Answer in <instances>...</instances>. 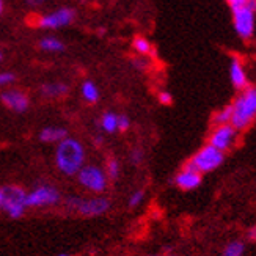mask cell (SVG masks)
<instances>
[{
	"mask_svg": "<svg viewBox=\"0 0 256 256\" xmlns=\"http://www.w3.org/2000/svg\"><path fill=\"white\" fill-rule=\"evenodd\" d=\"M231 114H232L231 106L224 107V108L218 110V112L214 115V123H216L217 126H220V124H228L230 121H231Z\"/></svg>",
	"mask_w": 256,
	"mask_h": 256,
	"instance_id": "cell-21",
	"label": "cell"
},
{
	"mask_svg": "<svg viewBox=\"0 0 256 256\" xmlns=\"http://www.w3.org/2000/svg\"><path fill=\"white\" fill-rule=\"evenodd\" d=\"M150 256H173L170 253H160V254H150Z\"/></svg>",
	"mask_w": 256,
	"mask_h": 256,
	"instance_id": "cell-31",
	"label": "cell"
},
{
	"mask_svg": "<svg viewBox=\"0 0 256 256\" xmlns=\"http://www.w3.org/2000/svg\"><path fill=\"white\" fill-rule=\"evenodd\" d=\"M0 99H2V102L14 110V112H26V110L30 106V101H28V96L24 94L22 92H18V90H10V92H4L2 96H0Z\"/></svg>",
	"mask_w": 256,
	"mask_h": 256,
	"instance_id": "cell-11",
	"label": "cell"
},
{
	"mask_svg": "<svg viewBox=\"0 0 256 256\" xmlns=\"http://www.w3.org/2000/svg\"><path fill=\"white\" fill-rule=\"evenodd\" d=\"M120 170H121V166H120V162L112 158V159H108L107 162V166H106V176L110 178L112 181H116L118 180V176H120Z\"/></svg>",
	"mask_w": 256,
	"mask_h": 256,
	"instance_id": "cell-20",
	"label": "cell"
},
{
	"mask_svg": "<svg viewBox=\"0 0 256 256\" xmlns=\"http://www.w3.org/2000/svg\"><path fill=\"white\" fill-rule=\"evenodd\" d=\"M0 60H2V52H0Z\"/></svg>",
	"mask_w": 256,
	"mask_h": 256,
	"instance_id": "cell-34",
	"label": "cell"
},
{
	"mask_svg": "<svg viewBox=\"0 0 256 256\" xmlns=\"http://www.w3.org/2000/svg\"><path fill=\"white\" fill-rule=\"evenodd\" d=\"M230 77L231 82L238 90H244V88L248 86V79H247V72L244 70V64L239 58H232L230 64Z\"/></svg>",
	"mask_w": 256,
	"mask_h": 256,
	"instance_id": "cell-13",
	"label": "cell"
},
{
	"mask_svg": "<svg viewBox=\"0 0 256 256\" xmlns=\"http://www.w3.org/2000/svg\"><path fill=\"white\" fill-rule=\"evenodd\" d=\"M226 2H228V5H230V6H231V10H232V8H238V6L246 5L247 0H226Z\"/></svg>",
	"mask_w": 256,
	"mask_h": 256,
	"instance_id": "cell-28",
	"label": "cell"
},
{
	"mask_svg": "<svg viewBox=\"0 0 256 256\" xmlns=\"http://www.w3.org/2000/svg\"><path fill=\"white\" fill-rule=\"evenodd\" d=\"M41 93L48 98H58V96H63L64 93H68V86L64 84H58V82L44 84L41 86Z\"/></svg>",
	"mask_w": 256,
	"mask_h": 256,
	"instance_id": "cell-15",
	"label": "cell"
},
{
	"mask_svg": "<svg viewBox=\"0 0 256 256\" xmlns=\"http://www.w3.org/2000/svg\"><path fill=\"white\" fill-rule=\"evenodd\" d=\"M77 180L82 187L94 194H102L107 188L106 172L96 165H84L77 173Z\"/></svg>",
	"mask_w": 256,
	"mask_h": 256,
	"instance_id": "cell-7",
	"label": "cell"
},
{
	"mask_svg": "<svg viewBox=\"0 0 256 256\" xmlns=\"http://www.w3.org/2000/svg\"><path fill=\"white\" fill-rule=\"evenodd\" d=\"M82 96L85 98V101L90 102V104L98 102V99H99V90H98V86L92 80H86L82 85Z\"/></svg>",
	"mask_w": 256,
	"mask_h": 256,
	"instance_id": "cell-16",
	"label": "cell"
},
{
	"mask_svg": "<svg viewBox=\"0 0 256 256\" xmlns=\"http://www.w3.org/2000/svg\"><path fill=\"white\" fill-rule=\"evenodd\" d=\"M26 196L27 192L19 186H2L0 187V210L5 212L11 218H20L26 214Z\"/></svg>",
	"mask_w": 256,
	"mask_h": 256,
	"instance_id": "cell-3",
	"label": "cell"
},
{
	"mask_svg": "<svg viewBox=\"0 0 256 256\" xmlns=\"http://www.w3.org/2000/svg\"><path fill=\"white\" fill-rule=\"evenodd\" d=\"M40 48L42 50H48V52H62L64 49V44L58 38L48 36V38H42L40 41Z\"/></svg>",
	"mask_w": 256,
	"mask_h": 256,
	"instance_id": "cell-17",
	"label": "cell"
},
{
	"mask_svg": "<svg viewBox=\"0 0 256 256\" xmlns=\"http://www.w3.org/2000/svg\"><path fill=\"white\" fill-rule=\"evenodd\" d=\"M236 138H238V130L232 128L230 123L228 124H220L212 130V134H210L208 144L217 148L222 152H225L232 146V144H234Z\"/></svg>",
	"mask_w": 256,
	"mask_h": 256,
	"instance_id": "cell-9",
	"label": "cell"
},
{
	"mask_svg": "<svg viewBox=\"0 0 256 256\" xmlns=\"http://www.w3.org/2000/svg\"><path fill=\"white\" fill-rule=\"evenodd\" d=\"M16 80V76L11 74V72H0V86H5L10 85Z\"/></svg>",
	"mask_w": 256,
	"mask_h": 256,
	"instance_id": "cell-25",
	"label": "cell"
},
{
	"mask_svg": "<svg viewBox=\"0 0 256 256\" xmlns=\"http://www.w3.org/2000/svg\"><path fill=\"white\" fill-rule=\"evenodd\" d=\"M85 160V150L82 143L76 138L62 140L55 151V164H57L58 170L63 174L74 176L79 173V170L84 166Z\"/></svg>",
	"mask_w": 256,
	"mask_h": 256,
	"instance_id": "cell-1",
	"label": "cell"
},
{
	"mask_svg": "<svg viewBox=\"0 0 256 256\" xmlns=\"http://www.w3.org/2000/svg\"><path fill=\"white\" fill-rule=\"evenodd\" d=\"M64 204L76 209L77 212L84 217H98L106 214L110 209V202L104 196H96V198H90V200H82L77 196H68L64 200Z\"/></svg>",
	"mask_w": 256,
	"mask_h": 256,
	"instance_id": "cell-5",
	"label": "cell"
},
{
	"mask_svg": "<svg viewBox=\"0 0 256 256\" xmlns=\"http://www.w3.org/2000/svg\"><path fill=\"white\" fill-rule=\"evenodd\" d=\"M62 200V194L57 187L49 184H40L26 196V208H46L55 206Z\"/></svg>",
	"mask_w": 256,
	"mask_h": 256,
	"instance_id": "cell-6",
	"label": "cell"
},
{
	"mask_svg": "<svg viewBox=\"0 0 256 256\" xmlns=\"http://www.w3.org/2000/svg\"><path fill=\"white\" fill-rule=\"evenodd\" d=\"M224 160H225V152L218 151L217 148L210 146V144H206V146L200 150L194 158H190V160L186 164L184 168L194 170L203 174V173H209L218 168V166L224 164Z\"/></svg>",
	"mask_w": 256,
	"mask_h": 256,
	"instance_id": "cell-4",
	"label": "cell"
},
{
	"mask_svg": "<svg viewBox=\"0 0 256 256\" xmlns=\"http://www.w3.org/2000/svg\"><path fill=\"white\" fill-rule=\"evenodd\" d=\"M130 126V121L126 115H118V120H116V129L121 130V132H124L128 130Z\"/></svg>",
	"mask_w": 256,
	"mask_h": 256,
	"instance_id": "cell-24",
	"label": "cell"
},
{
	"mask_svg": "<svg viewBox=\"0 0 256 256\" xmlns=\"http://www.w3.org/2000/svg\"><path fill=\"white\" fill-rule=\"evenodd\" d=\"M232 114L230 124L236 130H246L252 126L256 115V90L253 86L244 88L242 93L231 104Z\"/></svg>",
	"mask_w": 256,
	"mask_h": 256,
	"instance_id": "cell-2",
	"label": "cell"
},
{
	"mask_svg": "<svg viewBox=\"0 0 256 256\" xmlns=\"http://www.w3.org/2000/svg\"><path fill=\"white\" fill-rule=\"evenodd\" d=\"M2 11H4V2L0 0V14H2Z\"/></svg>",
	"mask_w": 256,
	"mask_h": 256,
	"instance_id": "cell-32",
	"label": "cell"
},
{
	"mask_svg": "<svg viewBox=\"0 0 256 256\" xmlns=\"http://www.w3.org/2000/svg\"><path fill=\"white\" fill-rule=\"evenodd\" d=\"M134 49H136L140 55H148L151 52V42L146 38L137 36L134 40Z\"/></svg>",
	"mask_w": 256,
	"mask_h": 256,
	"instance_id": "cell-22",
	"label": "cell"
},
{
	"mask_svg": "<svg viewBox=\"0 0 256 256\" xmlns=\"http://www.w3.org/2000/svg\"><path fill=\"white\" fill-rule=\"evenodd\" d=\"M159 101H160V104H164V106H170V104L173 102V96H172L168 92H162V93L159 94Z\"/></svg>",
	"mask_w": 256,
	"mask_h": 256,
	"instance_id": "cell-27",
	"label": "cell"
},
{
	"mask_svg": "<svg viewBox=\"0 0 256 256\" xmlns=\"http://www.w3.org/2000/svg\"><path fill=\"white\" fill-rule=\"evenodd\" d=\"M66 137H68V130L63 128L50 126V128H44L40 132V140L44 143H60Z\"/></svg>",
	"mask_w": 256,
	"mask_h": 256,
	"instance_id": "cell-14",
	"label": "cell"
},
{
	"mask_svg": "<svg viewBox=\"0 0 256 256\" xmlns=\"http://www.w3.org/2000/svg\"><path fill=\"white\" fill-rule=\"evenodd\" d=\"M116 120H118V115H115L112 112L104 114L101 118V129H104L108 134L115 132L116 130Z\"/></svg>",
	"mask_w": 256,
	"mask_h": 256,
	"instance_id": "cell-19",
	"label": "cell"
},
{
	"mask_svg": "<svg viewBox=\"0 0 256 256\" xmlns=\"http://www.w3.org/2000/svg\"><path fill=\"white\" fill-rule=\"evenodd\" d=\"M27 2H28L30 5H40V4H42V2H46V0H27Z\"/></svg>",
	"mask_w": 256,
	"mask_h": 256,
	"instance_id": "cell-30",
	"label": "cell"
},
{
	"mask_svg": "<svg viewBox=\"0 0 256 256\" xmlns=\"http://www.w3.org/2000/svg\"><path fill=\"white\" fill-rule=\"evenodd\" d=\"M232 22L238 35L244 40H250L254 33V11L247 5L232 8Z\"/></svg>",
	"mask_w": 256,
	"mask_h": 256,
	"instance_id": "cell-8",
	"label": "cell"
},
{
	"mask_svg": "<svg viewBox=\"0 0 256 256\" xmlns=\"http://www.w3.org/2000/svg\"><path fill=\"white\" fill-rule=\"evenodd\" d=\"M247 238H248V240H250V242H254V239H256V228H254V226L248 230Z\"/></svg>",
	"mask_w": 256,
	"mask_h": 256,
	"instance_id": "cell-29",
	"label": "cell"
},
{
	"mask_svg": "<svg viewBox=\"0 0 256 256\" xmlns=\"http://www.w3.org/2000/svg\"><path fill=\"white\" fill-rule=\"evenodd\" d=\"M202 182H203V174L188 168H182L174 178V184L180 188H182V190H194V188L200 187Z\"/></svg>",
	"mask_w": 256,
	"mask_h": 256,
	"instance_id": "cell-12",
	"label": "cell"
},
{
	"mask_svg": "<svg viewBox=\"0 0 256 256\" xmlns=\"http://www.w3.org/2000/svg\"><path fill=\"white\" fill-rule=\"evenodd\" d=\"M74 10L71 8H60L57 11H54L50 14L41 16L38 19V27L41 28H49V30H55V28H62L70 26L74 20Z\"/></svg>",
	"mask_w": 256,
	"mask_h": 256,
	"instance_id": "cell-10",
	"label": "cell"
},
{
	"mask_svg": "<svg viewBox=\"0 0 256 256\" xmlns=\"http://www.w3.org/2000/svg\"><path fill=\"white\" fill-rule=\"evenodd\" d=\"M142 160H143V151L140 148L132 150V152H130V162L134 165H138V164H142Z\"/></svg>",
	"mask_w": 256,
	"mask_h": 256,
	"instance_id": "cell-26",
	"label": "cell"
},
{
	"mask_svg": "<svg viewBox=\"0 0 256 256\" xmlns=\"http://www.w3.org/2000/svg\"><path fill=\"white\" fill-rule=\"evenodd\" d=\"M244 253H246V244L242 240H231L220 256H244Z\"/></svg>",
	"mask_w": 256,
	"mask_h": 256,
	"instance_id": "cell-18",
	"label": "cell"
},
{
	"mask_svg": "<svg viewBox=\"0 0 256 256\" xmlns=\"http://www.w3.org/2000/svg\"><path fill=\"white\" fill-rule=\"evenodd\" d=\"M58 256H71V254H58Z\"/></svg>",
	"mask_w": 256,
	"mask_h": 256,
	"instance_id": "cell-33",
	"label": "cell"
},
{
	"mask_svg": "<svg viewBox=\"0 0 256 256\" xmlns=\"http://www.w3.org/2000/svg\"><path fill=\"white\" fill-rule=\"evenodd\" d=\"M143 198H144V192L143 190H136V192L130 195V198H129V206L130 208L138 206L143 202Z\"/></svg>",
	"mask_w": 256,
	"mask_h": 256,
	"instance_id": "cell-23",
	"label": "cell"
}]
</instances>
